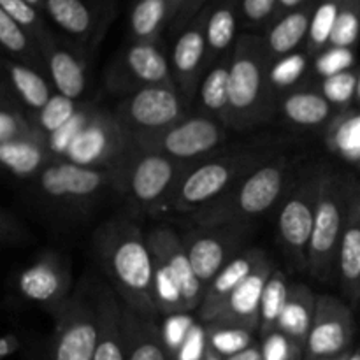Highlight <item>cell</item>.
Masks as SVG:
<instances>
[{
    "label": "cell",
    "instance_id": "obj_1",
    "mask_svg": "<svg viewBox=\"0 0 360 360\" xmlns=\"http://www.w3.org/2000/svg\"><path fill=\"white\" fill-rule=\"evenodd\" d=\"M102 267L127 308L155 319V259L148 238L127 218L109 220L95 234Z\"/></svg>",
    "mask_w": 360,
    "mask_h": 360
},
{
    "label": "cell",
    "instance_id": "obj_2",
    "mask_svg": "<svg viewBox=\"0 0 360 360\" xmlns=\"http://www.w3.org/2000/svg\"><path fill=\"white\" fill-rule=\"evenodd\" d=\"M273 62L262 35H239L229 60L231 109L227 129H252L267 122L276 111V91L269 79Z\"/></svg>",
    "mask_w": 360,
    "mask_h": 360
},
{
    "label": "cell",
    "instance_id": "obj_3",
    "mask_svg": "<svg viewBox=\"0 0 360 360\" xmlns=\"http://www.w3.org/2000/svg\"><path fill=\"white\" fill-rule=\"evenodd\" d=\"M290 162L285 157L269 158L224 197L192 214L195 227H246L267 213L290 188Z\"/></svg>",
    "mask_w": 360,
    "mask_h": 360
},
{
    "label": "cell",
    "instance_id": "obj_4",
    "mask_svg": "<svg viewBox=\"0 0 360 360\" xmlns=\"http://www.w3.org/2000/svg\"><path fill=\"white\" fill-rule=\"evenodd\" d=\"M269 158L259 151H239L231 155H213L188 165L176 185L165 211L192 217L224 197L232 186L266 164Z\"/></svg>",
    "mask_w": 360,
    "mask_h": 360
},
{
    "label": "cell",
    "instance_id": "obj_5",
    "mask_svg": "<svg viewBox=\"0 0 360 360\" xmlns=\"http://www.w3.org/2000/svg\"><path fill=\"white\" fill-rule=\"evenodd\" d=\"M348 204V176L333 169L320 172L315 224L308 250V269L319 281L333 280Z\"/></svg>",
    "mask_w": 360,
    "mask_h": 360
},
{
    "label": "cell",
    "instance_id": "obj_6",
    "mask_svg": "<svg viewBox=\"0 0 360 360\" xmlns=\"http://www.w3.org/2000/svg\"><path fill=\"white\" fill-rule=\"evenodd\" d=\"M188 165L192 164H181L158 151L129 150L122 165V193L141 211L165 210Z\"/></svg>",
    "mask_w": 360,
    "mask_h": 360
},
{
    "label": "cell",
    "instance_id": "obj_7",
    "mask_svg": "<svg viewBox=\"0 0 360 360\" xmlns=\"http://www.w3.org/2000/svg\"><path fill=\"white\" fill-rule=\"evenodd\" d=\"M129 150L150 137L171 129L188 115L178 90L174 88H144L123 97L115 111Z\"/></svg>",
    "mask_w": 360,
    "mask_h": 360
},
{
    "label": "cell",
    "instance_id": "obj_8",
    "mask_svg": "<svg viewBox=\"0 0 360 360\" xmlns=\"http://www.w3.org/2000/svg\"><path fill=\"white\" fill-rule=\"evenodd\" d=\"M123 165V164H122ZM83 167L65 158H53L37 174V190L41 197L63 206H86L101 197L105 190L122 192L123 167Z\"/></svg>",
    "mask_w": 360,
    "mask_h": 360
},
{
    "label": "cell",
    "instance_id": "obj_9",
    "mask_svg": "<svg viewBox=\"0 0 360 360\" xmlns=\"http://www.w3.org/2000/svg\"><path fill=\"white\" fill-rule=\"evenodd\" d=\"M105 86L129 97L144 88H174L171 60L162 41H127L104 72Z\"/></svg>",
    "mask_w": 360,
    "mask_h": 360
},
{
    "label": "cell",
    "instance_id": "obj_10",
    "mask_svg": "<svg viewBox=\"0 0 360 360\" xmlns=\"http://www.w3.org/2000/svg\"><path fill=\"white\" fill-rule=\"evenodd\" d=\"M320 172L309 169L299 176L297 183L287 190L278 214V234L288 259L299 269H308V250L315 224Z\"/></svg>",
    "mask_w": 360,
    "mask_h": 360
},
{
    "label": "cell",
    "instance_id": "obj_11",
    "mask_svg": "<svg viewBox=\"0 0 360 360\" xmlns=\"http://www.w3.org/2000/svg\"><path fill=\"white\" fill-rule=\"evenodd\" d=\"M227 141V127L211 116L186 115L176 125L150 137L134 150L158 151L181 164H195L213 157L214 151Z\"/></svg>",
    "mask_w": 360,
    "mask_h": 360
},
{
    "label": "cell",
    "instance_id": "obj_12",
    "mask_svg": "<svg viewBox=\"0 0 360 360\" xmlns=\"http://www.w3.org/2000/svg\"><path fill=\"white\" fill-rule=\"evenodd\" d=\"M51 311L56 323L49 360H94L101 334L95 302L90 304L76 295Z\"/></svg>",
    "mask_w": 360,
    "mask_h": 360
},
{
    "label": "cell",
    "instance_id": "obj_13",
    "mask_svg": "<svg viewBox=\"0 0 360 360\" xmlns=\"http://www.w3.org/2000/svg\"><path fill=\"white\" fill-rule=\"evenodd\" d=\"M129 155V144L123 136L115 112L95 108L86 129L70 144L65 160L83 167H120Z\"/></svg>",
    "mask_w": 360,
    "mask_h": 360
},
{
    "label": "cell",
    "instance_id": "obj_14",
    "mask_svg": "<svg viewBox=\"0 0 360 360\" xmlns=\"http://www.w3.org/2000/svg\"><path fill=\"white\" fill-rule=\"evenodd\" d=\"M169 60L176 90L185 108L190 109L195 102L200 81L207 70L206 11H200L188 25L178 30Z\"/></svg>",
    "mask_w": 360,
    "mask_h": 360
},
{
    "label": "cell",
    "instance_id": "obj_15",
    "mask_svg": "<svg viewBox=\"0 0 360 360\" xmlns=\"http://www.w3.org/2000/svg\"><path fill=\"white\" fill-rule=\"evenodd\" d=\"M355 323L350 306L333 295L316 297L315 319L306 341V360L343 357L354 340Z\"/></svg>",
    "mask_w": 360,
    "mask_h": 360
},
{
    "label": "cell",
    "instance_id": "obj_16",
    "mask_svg": "<svg viewBox=\"0 0 360 360\" xmlns=\"http://www.w3.org/2000/svg\"><path fill=\"white\" fill-rule=\"evenodd\" d=\"M245 239V227H195L183 236L190 262L204 288H207L214 276L239 255Z\"/></svg>",
    "mask_w": 360,
    "mask_h": 360
},
{
    "label": "cell",
    "instance_id": "obj_17",
    "mask_svg": "<svg viewBox=\"0 0 360 360\" xmlns=\"http://www.w3.org/2000/svg\"><path fill=\"white\" fill-rule=\"evenodd\" d=\"M44 14L70 42L90 53L108 28L111 6L102 0H44Z\"/></svg>",
    "mask_w": 360,
    "mask_h": 360
},
{
    "label": "cell",
    "instance_id": "obj_18",
    "mask_svg": "<svg viewBox=\"0 0 360 360\" xmlns=\"http://www.w3.org/2000/svg\"><path fill=\"white\" fill-rule=\"evenodd\" d=\"M146 238L155 259L164 262L178 280L183 299H185L186 311L190 313L193 309H199L206 288L193 271L183 238H179L174 231L167 227L153 229L148 232Z\"/></svg>",
    "mask_w": 360,
    "mask_h": 360
},
{
    "label": "cell",
    "instance_id": "obj_19",
    "mask_svg": "<svg viewBox=\"0 0 360 360\" xmlns=\"http://www.w3.org/2000/svg\"><path fill=\"white\" fill-rule=\"evenodd\" d=\"M42 55L56 94L65 95L76 102L79 101L88 84V53L69 39H62L55 34L51 41L42 48Z\"/></svg>",
    "mask_w": 360,
    "mask_h": 360
},
{
    "label": "cell",
    "instance_id": "obj_20",
    "mask_svg": "<svg viewBox=\"0 0 360 360\" xmlns=\"http://www.w3.org/2000/svg\"><path fill=\"white\" fill-rule=\"evenodd\" d=\"M273 271V262L267 257L266 260L260 262L255 273L232 292V295L227 299L224 308L220 309L218 316L211 323H214V326L239 327V329H246L250 333L259 330L262 294Z\"/></svg>",
    "mask_w": 360,
    "mask_h": 360
},
{
    "label": "cell",
    "instance_id": "obj_21",
    "mask_svg": "<svg viewBox=\"0 0 360 360\" xmlns=\"http://www.w3.org/2000/svg\"><path fill=\"white\" fill-rule=\"evenodd\" d=\"M338 276L341 290L352 304L360 302V183L350 176L347 218L338 255Z\"/></svg>",
    "mask_w": 360,
    "mask_h": 360
},
{
    "label": "cell",
    "instance_id": "obj_22",
    "mask_svg": "<svg viewBox=\"0 0 360 360\" xmlns=\"http://www.w3.org/2000/svg\"><path fill=\"white\" fill-rule=\"evenodd\" d=\"M267 255L262 250H246V252L239 253L236 259H232L220 273L214 276V280L207 285L206 292H204V299L200 302L199 311V322H202L204 326H210L214 319L218 316L220 309L224 308V304L227 302V299L231 297L232 292L243 283V281L248 280L253 273H255L257 267L260 266L262 260H266Z\"/></svg>",
    "mask_w": 360,
    "mask_h": 360
},
{
    "label": "cell",
    "instance_id": "obj_23",
    "mask_svg": "<svg viewBox=\"0 0 360 360\" xmlns=\"http://www.w3.org/2000/svg\"><path fill=\"white\" fill-rule=\"evenodd\" d=\"M20 290L30 301L56 308L67 299L69 273L55 255L42 257L20 276Z\"/></svg>",
    "mask_w": 360,
    "mask_h": 360
},
{
    "label": "cell",
    "instance_id": "obj_24",
    "mask_svg": "<svg viewBox=\"0 0 360 360\" xmlns=\"http://www.w3.org/2000/svg\"><path fill=\"white\" fill-rule=\"evenodd\" d=\"M207 69L232 55L241 21L239 0H211L206 6Z\"/></svg>",
    "mask_w": 360,
    "mask_h": 360
},
{
    "label": "cell",
    "instance_id": "obj_25",
    "mask_svg": "<svg viewBox=\"0 0 360 360\" xmlns=\"http://www.w3.org/2000/svg\"><path fill=\"white\" fill-rule=\"evenodd\" d=\"M316 4L319 0H311L306 6L281 14L271 21L269 27L266 28V34L262 35L271 58L278 60L292 55L302 42L308 41Z\"/></svg>",
    "mask_w": 360,
    "mask_h": 360
},
{
    "label": "cell",
    "instance_id": "obj_26",
    "mask_svg": "<svg viewBox=\"0 0 360 360\" xmlns=\"http://www.w3.org/2000/svg\"><path fill=\"white\" fill-rule=\"evenodd\" d=\"M95 308H97L101 334H98L94 360H127L123 306L118 304L111 292L101 290L95 295Z\"/></svg>",
    "mask_w": 360,
    "mask_h": 360
},
{
    "label": "cell",
    "instance_id": "obj_27",
    "mask_svg": "<svg viewBox=\"0 0 360 360\" xmlns=\"http://www.w3.org/2000/svg\"><path fill=\"white\" fill-rule=\"evenodd\" d=\"M178 14L176 0H134L129 14V41H162V32L172 27Z\"/></svg>",
    "mask_w": 360,
    "mask_h": 360
},
{
    "label": "cell",
    "instance_id": "obj_28",
    "mask_svg": "<svg viewBox=\"0 0 360 360\" xmlns=\"http://www.w3.org/2000/svg\"><path fill=\"white\" fill-rule=\"evenodd\" d=\"M127 360H172L155 319L139 315L123 304Z\"/></svg>",
    "mask_w": 360,
    "mask_h": 360
},
{
    "label": "cell",
    "instance_id": "obj_29",
    "mask_svg": "<svg viewBox=\"0 0 360 360\" xmlns=\"http://www.w3.org/2000/svg\"><path fill=\"white\" fill-rule=\"evenodd\" d=\"M315 309L316 297L313 295V292L302 283L290 285V292H288L287 304L281 313L278 330L306 348V341H308L313 319H315Z\"/></svg>",
    "mask_w": 360,
    "mask_h": 360
},
{
    "label": "cell",
    "instance_id": "obj_30",
    "mask_svg": "<svg viewBox=\"0 0 360 360\" xmlns=\"http://www.w3.org/2000/svg\"><path fill=\"white\" fill-rule=\"evenodd\" d=\"M51 160L53 155L48 150V137L0 144V162L7 171L20 178L37 176Z\"/></svg>",
    "mask_w": 360,
    "mask_h": 360
},
{
    "label": "cell",
    "instance_id": "obj_31",
    "mask_svg": "<svg viewBox=\"0 0 360 360\" xmlns=\"http://www.w3.org/2000/svg\"><path fill=\"white\" fill-rule=\"evenodd\" d=\"M229 60L214 63L213 67L206 70L195 98V101H199V108L202 115L218 120L225 127H227L229 109H231Z\"/></svg>",
    "mask_w": 360,
    "mask_h": 360
},
{
    "label": "cell",
    "instance_id": "obj_32",
    "mask_svg": "<svg viewBox=\"0 0 360 360\" xmlns=\"http://www.w3.org/2000/svg\"><path fill=\"white\" fill-rule=\"evenodd\" d=\"M285 118L297 127H320L333 115V104L316 90H297L287 94L280 102Z\"/></svg>",
    "mask_w": 360,
    "mask_h": 360
},
{
    "label": "cell",
    "instance_id": "obj_33",
    "mask_svg": "<svg viewBox=\"0 0 360 360\" xmlns=\"http://www.w3.org/2000/svg\"><path fill=\"white\" fill-rule=\"evenodd\" d=\"M4 69H6L7 79H9L13 90L20 95L23 104L34 109L35 112L41 111L53 97L49 81L46 79L41 70L11 58L4 60Z\"/></svg>",
    "mask_w": 360,
    "mask_h": 360
},
{
    "label": "cell",
    "instance_id": "obj_34",
    "mask_svg": "<svg viewBox=\"0 0 360 360\" xmlns=\"http://www.w3.org/2000/svg\"><path fill=\"white\" fill-rule=\"evenodd\" d=\"M0 44H2L4 51L11 56V60L34 67L41 72L46 70L48 74L44 55L34 37L2 11H0Z\"/></svg>",
    "mask_w": 360,
    "mask_h": 360
},
{
    "label": "cell",
    "instance_id": "obj_35",
    "mask_svg": "<svg viewBox=\"0 0 360 360\" xmlns=\"http://www.w3.org/2000/svg\"><path fill=\"white\" fill-rule=\"evenodd\" d=\"M288 292H290V285H288L285 273L280 269H274L266 288H264L262 304H260L259 333L262 338L278 330L281 313H283L285 304H287Z\"/></svg>",
    "mask_w": 360,
    "mask_h": 360
},
{
    "label": "cell",
    "instance_id": "obj_36",
    "mask_svg": "<svg viewBox=\"0 0 360 360\" xmlns=\"http://www.w3.org/2000/svg\"><path fill=\"white\" fill-rule=\"evenodd\" d=\"M329 150L348 160L360 158V116L343 111L333 120L326 134Z\"/></svg>",
    "mask_w": 360,
    "mask_h": 360
},
{
    "label": "cell",
    "instance_id": "obj_37",
    "mask_svg": "<svg viewBox=\"0 0 360 360\" xmlns=\"http://www.w3.org/2000/svg\"><path fill=\"white\" fill-rule=\"evenodd\" d=\"M0 11L27 30L37 42L41 51L55 35V32L46 23V14L27 0H0Z\"/></svg>",
    "mask_w": 360,
    "mask_h": 360
},
{
    "label": "cell",
    "instance_id": "obj_38",
    "mask_svg": "<svg viewBox=\"0 0 360 360\" xmlns=\"http://www.w3.org/2000/svg\"><path fill=\"white\" fill-rule=\"evenodd\" d=\"M343 4L345 0H319L315 13H313L308 41H306L309 55L316 56L323 49L329 48L330 34H333L334 25H336Z\"/></svg>",
    "mask_w": 360,
    "mask_h": 360
},
{
    "label": "cell",
    "instance_id": "obj_39",
    "mask_svg": "<svg viewBox=\"0 0 360 360\" xmlns=\"http://www.w3.org/2000/svg\"><path fill=\"white\" fill-rule=\"evenodd\" d=\"M155 301H157L158 313L165 316L188 313L178 280L171 269L158 259H155Z\"/></svg>",
    "mask_w": 360,
    "mask_h": 360
},
{
    "label": "cell",
    "instance_id": "obj_40",
    "mask_svg": "<svg viewBox=\"0 0 360 360\" xmlns=\"http://www.w3.org/2000/svg\"><path fill=\"white\" fill-rule=\"evenodd\" d=\"M39 137L48 136L42 134L35 122L28 120L11 98H4L0 108V144L11 141L39 139Z\"/></svg>",
    "mask_w": 360,
    "mask_h": 360
},
{
    "label": "cell",
    "instance_id": "obj_41",
    "mask_svg": "<svg viewBox=\"0 0 360 360\" xmlns=\"http://www.w3.org/2000/svg\"><path fill=\"white\" fill-rule=\"evenodd\" d=\"M206 327L210 347L224 359L232 357V355L239 354V352L255 345L253 343V333L246 329L231 326H214V323Z\"/></svg>",
    "mask_w": 360,
    "mask_h": 360
},
{
    "label": "cell",
    "instance_id": "obj_42",
    "mask_svg": "<svg viewBox=\"0 0 360 360\" xmlns=\"http://www.w3.org/2000/svg\"><path fill=\"white\" fill-rule=\"evenodd\" d=\"M81 105H77L76 101L65 97L62 94H53L48 104L35 115V125L39 127L42 134L51 136L56 130L62 129L70 118L77 112Z\"/></svg>",
    "mask_w": 360,
    "mask_h": 360
},
{
    "label": "cell",
    "instance_id": "obj_43",
    "mask_svg": "<svg viewBox=\"0 0 360 360\" xmlns=\"http://www.w3.org/2000/svg\"><path fill=\"white\" fill-rule=\"evenodd\" d=\"M94 111V105H81V108L77 109L76 115H74L62 129H58L55 134L48 136V150L49 153L53 155V158H65L70 144L77 139V136H79V134L86 129L88 123H90Z\"/></svg>",
    "mask_w": 360,
    "mask_h": 360
},
{
    "label": "cell",
    "instance_id": "obj_44",
    "mask_svg": "<svg viewBox=\"0 0 360 360\" xmlns=\"http://www.w3.org/2000/svg\"><path fill=\"white\" fill-rule=\"evenodd\" d=\"M360 39V0H345L330 34L329 46L333 48H354Z\"/></svg>",
    "mask_w": 360,
    "mask_h": 360
},
{
    "label": "cell",
    "instance_id": "obj_45",
    "mask_svg": "<svg viewBox=\"0 0 360 360\" xmlns=\"http://www.w3.org/2000/svg\"><path fill=\"white\" fill-rule=\"evenodd\" d=\"M308 69V56L304 53H292V55L283 56V58L274 60L269 70V79L273 90L281 91L294 86L299 83L302 74Z\"/></svg>",
    "mask_w": 360,
    "mask_h": 360
},
{
    "label": "cell",
    "instance_id": "obj_46",
    "mask_svg": "<svg viewBox=\"0 0 360 360\" xmlns=\"http://www.w3.org/2000/svg\"><path fill=\"white\" fill-rule=\"evenodd\" d=\"M359 76L354 70L326 77L322 81V95L333 104V108H345L357 95Z\"/></svg>",
    "mask_w": 360,
    "mask_h": 360
},
{
    "label": "cell",
    "instance_id": "obj_47",
    "mask_svg": "<svg viewBox=\"0 0 360 360\" xmlns=\"http://www.w3.org/2000/svg\"><path fill=\"white\" fill-rule=\"evenodd\" d=\"M199 320L193 319L190 313H176V315H169L165 316L164 323L160 327V333H162V340H164L165 348L169 350L171 354L172 360H174L176 355H178L179 348L183 347L185 343L186 336L190 334L192 327Z\"/></svg>",
    "mask_w": 360,
    "mask_h": 360
},
{
    "label": "cell",
    "instance_id": "obj_48",
    "mask_svg": "<svg viewBox=\"0 0 360 360\" xmlns=\"http://www.w3.org/2000/svg\"><path fill=\"white\" fill-rule=\"evenodd\" d=\"M260 348L264 360H302L306 357V348L280 330L264 338Z\"/></svg>",
    "mask_w": 360,
    "mask_h": 360
},
{
    "label": "cell",
    "instance_id": "obj_49",
    "mask_svg": "<svg viewBox=\"0 0 360 360\" xmlns=\"http://www.w3.org/2000/svg\"><path fill=\"white\" fill-rule=\"evenodd\" d=\"M354 62L355 56L352 48H333V46H329L320 55L315 56V72L326 79V77L350 70Z\"/></svg>",
    "mask_w": 360,
    "mask_h": 360
},
{
    "label": "cell",
    "instance_id": "obj_50",
    "mask_svg": "<svg viewBox=\"0 0 360 360\" xmlns=\"http://www.w3.org/2000/svg\"><path fill=\"white\" fill-rule=\"evenodd\" d=\"M241 6V21L250 30L269 27L276 18L278 0H239Z\"/></svg>",
    "mask_w": 360,
    "mask_h": 360
},
{
    "label": "cell",
    "instance_id": "obj_51",
    "mask_svg": "<svg viewBox=\"0 0 360 360\" xmlns=\"http://www.w3.org/2000/svg\"><path fill=\"white\" fill-rule=\"evenodd\" d=\"M210 341H207V327L202 322H197L186 336L185 343L179 348L174 360H204L206 359Z\"/></svg>",
    "mask_w": 360,
    "mask_h": 360
},
{
    "label": "cell",
    "instance_id": "obj_52",
    "mask_svg": "<svg viewBox=\"0 0 360 360\" xmlns=\"http://www.w3.org/2000/svg\"><path fill=\"white\" fill-rule=\"evenodd\" d=\"M210 2L211 0H183L181 11H179V14H178V18H176L174 23H172V28H174L176 32L181 30V28L185 27V25H188L190 21H192L193 18L200 13V11L206 9V6Z\"/></svg>",
    "mask_w": 360,
    "mask_h": 360
},
{
    "label": "cell",
    "instance_id": "obj_53",
    "mask_svg": "<svg viewBox=\"0 0 360 360\" xmlns=\"http://www.w3.org/2000/svg\"><path fill=\"white\" fill-rule=\"evenodd\" d=\"M20 348V341L14 334H6L0 341V359H7L11 355H14Z\"/></svg>",
    "mask_w": 360,
    "mask_h": 360
},
{
    "label": "cell",
    "instance_id": "obj_54",
    "mask_svg": "<svg viewBox=\"0 0 360 360\" xmlns=\"http://www.w3.org/2000/svg\"><path fill=\"white\" fill-rule=\"evenodd\" d=\"M225 360H264L262 348H260V345H252V347L246 348V350L239 352V354L227 357Z\"/></svg>",
    "mask_w": 360,
    "mask_h": 360
},
{
    "label": "cell",
    "instance_id": "obj_55",
    "mask_svg": "<svg viewBox=\"0 0 360 360\" xmlns=\"http://www.w3.org/2000/svg\"><path fill=\"white\" fill-rule=\"evenodd\" d=\"M311 0H278V11H276V18L281 16V14H287L290 11L299 9V7L306 6Z\"/></svg>",
    "mask_w": 360,
    "mask_h": 360
},
{
    "label": "cell",
    "instance_id": "obj_56",
    "mask_svg": "<svg viewBox=\"0 0 360 360\" xmlns=\"http://www.w3.org/2000/svg\"><path fill=\"white\" fill-rule=\"evenodd\" d=\"M204 360H225L224 357H221V355H218L217 352L213 350V348H207V354H206V359Z\"/></svg>",
    "mask_w": 360,
    "mask_h": 360
},
{
    "label": "cell",
    "instance_id": "obj_57",
    "mask_svg": "<svg viewBox=\"0 0 360 360\" xmlns=\"http://www.w3.org/2000/svg\"><path fill=\"white\" fill-rule=\"evenodd\" d=\"M27 2H30L32 6H35L37 9H41L44 13V0H27Z\"/></svg>",
    "mask_w": 360,
    "mask_h": 360
},
{
    "label": "cell",
    "instance_id": "obj_58",
    "mask_svg": "<svg viewBox=\"0 0 360 360\" xmlns=\"http://www.w3.org/2000/svg\"><path fill=\"white\" fill-rule=\"evenodd\" d=\"M347 360H360V348H357V350H355L354 354L348 355Z\"/></svg>",
    "mask_w": 360,
    "mask_h": 360
},
{
    "label": "cell",
    "instance_id": "obj_59",
    "mask_svg": "<svg viewBox=\"0 0 360 360\" xmlns=\"http://www.w3.org/2000/svg\"><path fill=\"white\" fill-rule=\"evenodd\" d=\"M357 97L360 98V76H359V84H357Z\"/></svg>",
    "mask_w": 360,
    "mask_h": 360
},
{
    "label": "cell",
    "instance_id": "obj_60",
    "mask_svg": "<svg viewBox=\"0 0 360 360\" xmlns=\"http://www.w3.org/2000/svg\"><path fill=\"white\" fill-rule=\"evenodd\" d=\"M176 2L179 4V11H181V6H183V0H176Z\"/></svg>",
    "mask_w": 360,
    "mask_h": 360
}]
</instances>
